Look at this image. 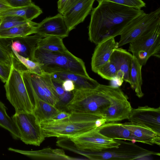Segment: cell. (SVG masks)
<instances>
[{
  "instance_id": "cell-1",
  "label": "cell",
  "mask_w": 160,
  "mask_h": 160,
  "mask_svg": "<svg viewBox=\"0 0 160 160\" xmlns=\"http://www.w3.org/2000/svg\"><path fill=\"white\" fill-rule=\"evenodd\" d=\"M96 0L98 5L92 9L88 33L89 41L96 45L120 35L132 20L144 12L140 8Z\"/></svg>"
},
{
  "instance_id": "cell-2",
  "label": "cell",
  "mask_w": 160,
  "mask_h": 160,
  "mask_svg": "<svg viewBox=\"0 0 160 160\" xmlns=\"http://www.w3.org/2000/svg\"><path fill=\"white\" fill-rule=\"evenodd\" d=\"M70 112V115L64 119L42 122L39 124L45 138H71L80 135L97 128V120L103 118L93 113Z\"/></svg>"
},
{
  "instance_id": "cell-3",
  "label": "cell",
  "mask_w": 160,
  "mask_h": 160,
  "mask_svg": "<svg viewBox=\"0 0 160 160\" xmlns=\"http://www.w3.org/2000/svg\"><path fill=\"white\" fill-rule=\"evenodd\" d=\"M114 88L110 85L100 84L94 89H75L66 108L69 112L91 113L103 118L105 112L110 106Z\"/></svg>"
},
{
  "instance_id": "cell-4",
  "label": "cell",
  "mask_w": 160,
  "mask_h": 160,
  "mask_svg": "<svg viewBox=\"0 0 160 160\" xmlns=\"http://www.w3.org/2000/svg\"><path fill=\"white\" fill-rule=\"evenodd\" d=\"M32 61L39 64L44 73L65 72L89 77L83 60L69 51L65 53L53 52L37 47Z\"/></svg>"
},
{
  "instance_id": "cell-5",
  "label": "cell",
  "mask_w": 160,
  "mask_h": 160,
  "mask_svg": "<svg viewBox=\"0 0 160 160\" xmlns=\"http://www.w3.org/2000/svg\"><path fill=\"white\" fill-rule=\"evenodd\" d=\"M21 70L12 64L9 77L4 85L6 97L16 113H33L34 102L25 87Z\"/></svg>"
},
{
  "instance_id": "cell-6",
  "label": "cell",
  "mask_w": 160,
  "mask_h": 160,
  "mask_svg": "<svg viewBox=\"0 0 160 160\" xmlns=\"http://www.w3.org/2000/svg\"><path fill=\"white\" fill-rule=\"evenodd\" d=\"M21 71L24 84L32 101L33 98L37 97L52 105H57L59 100L50 74L40 75L27 69Z\"/></svg>"
},
{
  "instance_id": "cell-7",
  "label": "cell",
  "mask_w": 160,
  "mask_h": 160,
  "mask_svg": "<svg viewBox=\"0 0 160 160\" xmlns=\"http://www.w3.org/2000/svg\"><path fill=\"white\" fill-rule=\"evenodd\" d=\"M120 144L117 148L105 149L99 151L87 150L85 157L88 159L135 160L152 155L160 156L159 152L150 151L135 144L134 142L119 140Z\"/></svg>"
},
{
  "instance_id": "cell-8",
  "label": "cell",
  "mask_w": 160,
  "mask_h": 160,
  "mask_svg": "<svg viewBox=\"0 0 160 160\" xmlns=\"http://www.w3.org/2000/svg\"><path fill=\"white\" fill-rule=\"evenodd\" d=\"M160 25V8L148 13L144 12L132 20L120 34L118 47L130 43Z\"/></svg>"
},
{
  "instance_id": "cell-9",
  "label": "cell",
  "mask_w": 160,
  "mask_h": 160,
  "mask_svg": "<svg viewBox=\"0 0 160 160\" xmlns=\"http://www.w3.org/2000/svg\"><path fill=\"white\" fill-rule=\"evenodd\" d=\"M160 26L129 43L128 51L142 66L151 56L160 58Z\"/></svg>"
},
{
  "instance_id": "cell-10",
  "label": "cell",
  "mask_w": 160,
  "mask_h": 160,
  "mask_svg": "<svg viewBox=\"0 0 160 160\" xmlns=\"http://www.w3.org/2000/svg\"><path fill=\"white\" fill-rule=\"evenodd\" d=\"M11 118L19 133L20 139L25 144L39 146L45 140L43 131L33 113L15 112Z\"/></svg>"
},
{
  "instance_id": "cell-11",
  "label": "cell",
  "mask_w": 160,
  "mask_h": 160,
  "mask_svg": "<svg viewBox=\"0 0 160 160\" xmlns=\"http://www.w3.org/2000/svg\"><path fill=\"white\" fill-rule=\"evenodd\" d=\"M69 138L78 149L92 151L117 148L120 144L119 140L107 138L102 135L97 128Z\"/></svg>"
},
{
  "instance_id": "cell-12",
  "label": "cell",
  "mask_w": 160,
  "mask_h": 160,
  "mask_svg": "<svg viewBox=\"0 0 160 160\" xmlns=\"http://www.w3.org/2000/svg\"><path fill=\"white\" fill-rule=\"evenodd\" d=\"M132 108L127 97L119 87H114L111 96L110 106L103 117L106 122L128 119Z\"/></svg>"
},
{
  "instance_id": "cell-13",
  "label": "cell",
  "mask_w": 160,
  "mask_h": 160,
  "mask_svg": "<svg viewBox=\"0 0 160 160\" xmlns=\"http://www.w3.org/2000/svg\"><path fill=\"white\" fill-rule=\"evenodd\" d=\"M129 122L152 130L160 135V107L148 106L132 108L128 118Z\"/></svg>"
},
{
  "instance_id": "cell-14",
  "label": "cell",
  "mask_w": 160,
  "mask_h": 160,
  "mask_svg": "<svg viewBox=\"0 0 160 160\" xmlns=\"http://www.w3.org/2000/svg\"><path fill=\"white\" fill-rule=\"evenodd\" d=\"M69 32L62 15L59 13L46 18L38 23L36 26V34L43 38L55 36L63 39L68 36Z\"/></svg>"
},
{
  "instance_id": "cell-15",
  "label": "cell",
  "mask_w": 160,
  "mask_h": 160,
  "mask_svg": "<svg viewBox=\"0 0 160 160\" xmlns=\"http://www.w3.org/2000/svg\"><path fill=\"white\" fill-rule=\"evenodd\" d=\"M95 0H79L62 15L70 32L82 22L92 9Z\"/></svg>"
},
{
  "instance_id": "cell-16",
  "label": "cell",
  "mask_w": 160,
  "mask_h": 160,
  "mask_svg": "<svg viewBox=\"0 0 160 160\" xmlns=\"http://www.w3.org/2000/svg\"><path fill=\"white\" fill-rule=\"evenodd\" d=\"M118 48L114 38H108L97 44L91 59L92 71L96 73L99 68L109 60L114 50Z\"/></svg>"
},
{
  "instance_id": "cell-17",
  "label": "cell",
  "mask_w": 160,
  "mask_h": 160,
  "mask_svg": "<svg viewBox=\"0 0 160 160\" xmlns=\"http://www.w3.org/2000/svg\"><path fill=\"white\" fill-rule=\"evenodd\" d=\"M42 37L37 34L24 37L9 39L11 40L8 46L21 56L32 61L33 53L39 41Z\"/></svg>"
},
{
  "instance_id": "cell-18",
  "label": "cell",
  "mask_w": 160,
  "mask_h": 160,
  "mask_svg": "<svg viewBox=\"0 0 160 160\" xmlns=\"http://www.w3.org/2000/svg\"><path fill=\"white\" fill-rule=\"evenodd\" d=\"M133 58L129 52L118 48L114 50L109 59L116 68L117 74L123 76V80L129 83Z\"/></svg>"
},
{
  "instance_id": "cell-19",
  "label": "cell",
  "mask_w": 160,
  "mask_h": 160,
  "mask_svg": "<svg viewBox=\"0 0 160 160\" xmlns=\"http://www.w3.org/2000/svg\"><path fill=\"white\" fill-rule=\"evenodd\" d=\"M8 150L10 151L18 153L34 159L63 160L86 159L70 157L67 155L63 149L60 148L52 149L49 148L38 150L27 151L9 148Z\"/></svg>"
},
{
  "instance_id": "cell-20",
  "label": "cell",
  "mask_w": 160,
  "mask_h": 160,
  "mask_svg": "<svg viewBox=\"0 0 160 160\" xmlns=\"http://www.w3.org/2000/svg\"><path fill=\"white\" fill-rule=\"evenodd\" d=\"M97 129L102 135L112 140H127L133 142H136L131 132L123 125L122 123L116 122H106Z\"/></svg>"
},
{
  "instance_id": "cell-21",
  "label": "cell",
  "mask_w": 160,
  "mask_h": 160,
  "mask_svg": "<svg viewBox=\"0 0 160 160\" xmlns=\"http://www.w3.org/2000/svg\"><path fill=\"white\" fill-rule=\"evenodd\" d=\"M50 75L52 79L62 83L67 79L72 81L74 84L75 89H94L100 84L90 77H85L72 73L58 72Z\"/></svg>"
},
{
  "instance_id": "cell-22",
  "label": "cell",
  "mask_w": 160,
  "mask_h": 160,
  "mask_svg": "<svg viewBox=\"0 0 160 160\" xmlns=\"http://www.w3.org/2000/svg\"><path fill=\"white\" fill-rule=\"evenodd\" d=\"M122 124L131 132L136 142L151 145L156 144L160 145V135L152 130L130 122H126Z\"/></svg>"
},
{
  "instance_id": "cell-23",
  "label": "cell",
  "mask_w": 160,
  "mask_h": 160,
  "mask_svg": "<svg viewBox=\"0 0 160 160\" xmlns=\"http://www.w3.org/2000/svg\"><path fill=\"white\" fill-rule=\"evenodd\" d=\"M34 103L33 114L37 123L52 120L61 110L56 106L49 103L37 97L32 99Z\"/></svg>"
},
{
  "instance_id": "cell-24",
  "label": "cell",
  "mask_w": 160,
  "mask_h": 160,
  "mask_svg": "<svg viewBox=\"0 0 160 160\" xmlns=\"http://www.w3.org/2000/svg\"><path fill=\"white\" fill-rule=\"evenodd\" d=\"M42 13L41 9L32 3L23 7L10 8L0 12V17L14 16L23 18L26 20H32L37 18Z\"/></svg>"
},
{
  "instance_id": "cell-25",
  "label": "cell",
  "mask_w": 160,
  "mask_h": 160,
  "mask_svg": "<svg viewBox=\"0 0 160 160\" xmlns=\"http://www.w3.org/2000/svg\"><path fill=\"white\" fill-rule=\"evenodd\" d=\"M62 39L55 36L45 37L39 41L37 47L51 52H66L68 51L64 45Z\"/></svg>"
},
{
  "instance_id": "cell-26",
  "label": "cell",
  "mask_w": 160,
  "mask_h": 160,
  "mask_svg": "<svg viewBox=\"0 0 160 160\" xmlns=\"http://www.w3.org/2000/svg\"><path fill=\"white\" fill-rule=\"evenodd\" d=\"M36 26L26 24L0 31V38L24 37L36 33Z\"/></svg>"
},
{
  "instance_id": "cell-27",
  "label": "cell",
  "mask_w": 160,
  "mask_h": 160,
  "mask_svg": "<svg viewBox=\"0 0 160 160\" xmlns=\"http://www.w3.org/2000/svg\"><path fill=\"white\" fill-rule=\"evenodd\" d=\"M142 66L133 57L129 84L131 88L134 90L136 95L139 98H141L144 95L142 90V80L141 70Z\"/></svg>"
},
{
  "instance_id": "cell-28",
  "label": "cell",
  "mask_w": 160,
  "mask_h": 160,
  "mask_svg": "<svg viewBox=\"0 0 160 160\" xmlns=\"http://www.w3.org/2000/svg\"><path fill=\"white\" fill-rule=\"evenodd\" d=\"M7 109L4 104L0 101V126L8 131L14 139H20L18 130L12 118L8 114Z\"/></svg>"
},
{
  "instance_id": "cell-29",
  "label": "cell",
  "mask_w": 160,
  "mask_h": 160,
  "mask_svg": "<svg viewBox=\"0 0 160 160\" xmlns=\"http://www.w3.org/2000/svg\"><path fill=\"white\" fill-rule=\"evenodd\" d=\"M2 18L0 31L26 24H31L37 26L38 24L17 16H7Z\"/></svg>"
},
{
  "instance_id": "cell-30",
  "label": "cell",
  "mask_w": 160,
  "mask_h": 160,
  "mask_svg": "<svg viewBox=\"0 0 160 160\" xmlns=\"http://www.w3.org/2000/svg\"><path fill=\"white\" fill-rule=\"evenodd\" d=\"M10 49L12 51L18 60L27 70L40 75L44 74L38 63L23 57L19 55L13 50L10 48Z\"/></svg>"
},
{
  "instance_id": "cell-31",
  "label": "cell",
  "mask_w": 160,
  "mask_h": 160,
  "mask_svg": "<svg viewBox=\"0 0 160 160\" xmlns=\"http://www.w3.org/2000/svg\"><path fill=\"white\" fill-rule=\"evenodd\" d=\"M96 73L103 78L111 81L116 77L117 69L114 64L109 60L99 68Z\"/></svg>"
},
{
  "instance_id": "cell-32",
  "label": "cell",
  "mask_w": 160,
  "mask_h": 160,
  "mask_svg": "<svg viewBox=\"0 0 160 160\" xmlns=\"http://www.w3.org/2000/svg\"><path fill=\"white\" fill-rule=\"evenodd\" d=\"M12 54V51L0 41V61L11 66Z\"/></svg>"
},
{
  "instance_id": "cell-33",
  "label": "cell",
  "mask_w": 160,
  "mask_h": 160,
  "mask_svg": "<svg viewBox=\"0 0 160 160\" xmlns=\"http://www.w3.org/2000/svg\"><path fill=\"white\" fill-rule=\"evenodd\" d=\"M121 5L141 9L146 6L142 0H106Z\"/></svg>"
},
{
  "instance_id": "cell-34",
  "label": "cell",
  "mask_w": 160,
  "mask_h": 160,
  "mask_svg": "<svg viewBox=\"0 0 160 160\" xmlns=\"http://www.w3.org/2000/svg\"><path fill=\"white\" fill-rule=\"evenodd\" d=\"M12 66L0 61V79L5 83L9 77Z\"/></svg>"
},
{
  "instance_id": "cell-35",
  "label": "cell",
  "mask_w": 160,
  "mask_h": 160,
  "mask_svg": "<svg viewBox=\"0 0 160 160\" xmlns=\"http://www.w3.org/2000/svg\"><path fill=\"white\" fill-rule=\"evenodd\" d=\"M11 8L26 6L31 4V0H4Z\"/></svg>"
},
{
  "instance_id": "cell-36",
  "label": "cell",
  "mask_w": 160,
  "mask_h": 160,
  "mask_svg": "<svg viewBox=\"0 0 160 160\" xmlns=\"http://www.w3.org/2000/svg\"><path fill=\"white\" fill-rule=\"evenodd\" d=\"M62 86L64 90L68 92H72L75 88V85L72 81L67 79L62 82Z\"/></svg>"
},
{
  "instance_id": "cell-37",
  "label": "cell",
  "mask_w": 160,
  "mask_h": 160,
  "mask_svg": "<svg viewBox=\"0 0 160 160\" xmlns=\"http://www.w3.org/2000/svg\"><path fill=\"white\" fill-rule=\"evenodd\" d=\"M70 112H67L62 110L52 120H58L64 119L69 117L70 115Z\"/></svg>"
},
{
  "instance_id": "cell-38",
  "label": "cell",
  "mask_w": 160,
  "mask_h": 160,
  "mask_svg": "<svg viewBox=\"0 0 160 160\" xmlns=\"http://www.w3.org/2000/svg\"><path fill=\"white\" fill-rule=\"evenodd\" d=\"M79 0H69L65 6L59 13L62 14L65 11L68 10L72 6L76 3Z\"/></svg>"
},
{
  "instance_id": "cell-39",
  "label": "cell",
  "mask_w": 160,
  "mask_h": 160,
  "mask_svg": "<svg viewBox=\"0 0 160 160\" xmlns=\"http://www.w3.org/2000/svg\"><path fill=\"white\" fill-rule=\"evenodd\" d=\"M69 0H58V11L60 13L64 8Z\"/></svg>"
},
{
  "instance_id": "cell-40",
  "label": "cell",
  "mask_w": 160,
  "mask_h": 160,
  "mask_svg": "<svg viewBox=\"0 0 160 160\" xmlns=\"http://www.w3.org/2000/svg\"><path fill=\"white\" fill-rule=\"evenodd\" d=\"M12 8L4 0H0V12L8 8Z\"/></svg>"
},
{
  "instance_id": "cell-41",
  "label": "cell",
  "mask_w": 160,
  "mask_h": 160,
  "mask_svg": "<svg viewBox=\"0 0 160 160\" xmlns=\"http://www.w3.org/2000/svg\"><path fill=\"white\" fill-rule=\"evenodd\" d=\"M2 17H0V27L1 23H2Z\"/></svg>"
}]
</instances>
